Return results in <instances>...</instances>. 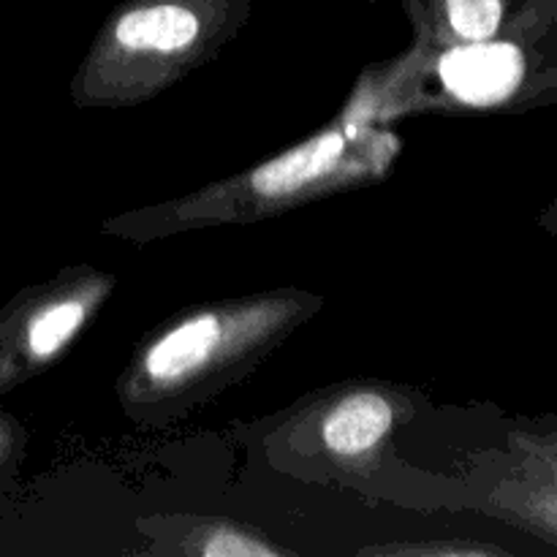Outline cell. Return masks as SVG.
<instances>
[{
  "mask_svg": "<svg viewBox=\"0 0 557 557\" xmlns=\"http://www.w3.org/2000/svg\"><path fill=\"white\" fill-rule=\"evenodd\" d=\"M525 74V58L511 44L468 41L441 60V79L466 103H498L509 98Z\"/></svg>",
  "mask_w": 557,
  "mask_h": 557,
  "instance_id": "cell-1",
  "label": "cell"
},
{
  "mask_svg": "<svg viewBox=\"0 0 557 557\" xmlns=\"http://www.w3.org/2000/svg\"><path fill=\"white\" fill-rule=\"evenodd\" d=\"M199 36V16L183 3H150L128 11L114 25L120 47L139 52H177Z\"/></svg>",
  "mask_w": 557,
  "mask_h": 557,
  "instance_id": "cell-2",
  "label": "cell"
},
{
  "mask_svg": "<svg viewBox=\"0 0 557 557\" xmlns=\"http://www.w3.org/2000/svg\"><path fill=\"white\" fill-rule=\"evenodd\" d=\"M343 147H346V141H343L341 134L315 136L308 145L294 147V150L283 152L281 158L261 166L253 174L256 190L264 196L294 194L302 185L330 174L337 166V161H341Z\"/></svg>",
  "mask_w": 557,
  "mask_h": 557,
  "instance_id": "cell-3",
  "label": "cell"
},
{
  "mask_svg": "<svg viewBox=\"0 0 557 557\" xmlns=\"http://www.w3.org/2000/svg\"><path fill=\"white\" fill-rule=\"evenodd\" d=\"M221 341V324L215 315H199L174 326L147 354V373L158 381H177L196 373Z\"/></svg>",
  "mask_w": 557,
  "mask_h": 557,
  "instance_id": "cell-4",
  "label": "cell"
},
{
  "mask_svg": "<svg viewBox=\"0 0 557 557\" xmlns=\"http://www.w3.org/2000/svg\"><path fill=\"white\" fill-rule=\"evenodd\" d=\"M392 424V408L379 395H354L343 400L324 422V441L337 455H362L379 444Z\"/></svg>",
  "mask_w": 557,
  "mask_h": 557,
  "instance_id": "cell-5",
  "label": "cell"
},
{
  "mask_svg": "<svg viewBox=\"0 0 557 557\" xmlns=\"http://www.w3.org/2000/svg\"><path fill=\"white\" fill-rule=\"evenodd\" d=\"M85 319V308L79 302H60L41 310L27 324V348L33 357H49L58 351Z\"/></svg>",
  "mask_w": 557,
  "mask_h": 557,
  "instance_id": "cell-6",
  "label": "cell"
},
{
  "mask_svg": "<svg viewBox=\"0 0 557 557\" xmlns=\"http://www.w3.org/2000/svg\"><path fill=\"white\" fill-rule=\"evenodd\" d=\"M451 30L466 41H487L504 20L500 0H444Z\"/></svg>",
  "mask_w": 557,
  "mask_h": 557,
  "instance_id": "cell-7",
  "label": "cell"
},
{
  "mask_svg": "<svg viewBox=\"0 0 557 557\" xmlns=\"http://www.w3.org/2000/svg\"><path fill=\"white\" fill-rule=\"evenodd\" d=\"M207 555H272L270 547L256 544L239 533H218L212 542L205 544Z\"/></svg>",
  "mask_w": 557,
  "mask_h": 557,
  "instance_id": "cell-8",
  "label": "cell"
}]
</instances>
